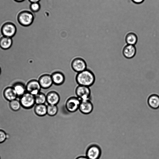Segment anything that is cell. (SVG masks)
I'll list each match as a JSON object with an SVG mask.
<instances>
[{
	"mask_svg": "<svg viewBox=\"0 0 159 159\" xmlns=\"http://www.w3.org/2000/svg\"><path fill=\"white\" fill-rule=\"evenodd\" d=\"M102 154L100 147L97 144L89 145L86 152V156L89 159H99Z\"/></svg>",
	"mask_w": 159,
	"mask_h": 159,
	"instance_id": "cell-6",
	"label": "cell"
},
{
	"mask_svg": "<svg viewBox=\"0 0 159 159\" xmlns=\"http://www.w3.org/2000/svg\"><path fill=\"white\" fill-rule=\"evenodd\" d=\"M58 111L57 105H47V114L50 116H53L56 115Z\"/></svg>",
	"mask_w": 159,
	"mask_h": 159,
	"instance_id": "cell-23",
	"label": "cell"
},
{
	"mask_svg": "<svg viewBox=\"0 0 159 159\" xmlns=\"http://www.w3.org/2000/svg\"><path fill=\"white\" fill-rule=\"evenodd\" d=\"M1 73H2V69H1V67L0 66V75H1Z\"/></svg>",
	"mask_w": 159,
	"mask_h": 159,
	"instance_id": "cell-30",
	"label": "cell"
},
{
	"mask_svg": "<svg viewBox=\"0 0 159 159\" xmlns=\"http://www.w3.org/2000/svg\"><path fill=\"white\" fill-rule=\"evenodd\" d=\"M28 1L31 3L33 2H39L41 0H28Z\"/></svg>",
	"mask_w": 159,
	"mask_h": 159,
	"instance_id": "cell-28",
	"label": "cell"
},
{
	"mask_svg": "<svg viewBox=\"0 0 159 159\" xmlns=\"http://www.w3.org/2000/svg\"><path fill=\"white\" fill-rule=\"evenodd\" d=\"M0 32L2 36L13 38L16 33L17 27L14 23L7 21L2 25Z\"/></svg>",
	"mask_w": 159,
	"mask_h": 159,
	"instance_id": "cell-3",
	"label": "cell"
},
{
	"mask_svg": "<svg viewBox=\"0 0 159 159\" xmlns=\"http://www.w3.org/2000/svg\"><path fill=\"white\" fill-rule=\"evenodd\" d=\"M95 76L92 71L86 69L77 73L75 77V80L78 85L90 87L94 83Z\"/></svg>",
	"mask_w": 159,
	"mask_h": 159,
	"instance_id": "cell-1",
	"label": "cell"
},
{
	"mask_svg": "<svg viewBox=\"0 0 159 159\" xmlns=\"http://www.w3.org/2000/svg\"><path fill=\"white\" fill-rule=\"evenodd\" d=\"M4 98L9 102L16 99L17 98L16 94L12 86H9L5 88L2 93Z\"/></svg>",
	"mask_w": 159,
	"mask_h": 159,
	"instance_id": "cell-14",
	"label": "cell"
},
{
	"mask_svg": "<svg viewBox=\"0 0 159 159\" xmlns=\"http://www.w3.org/2000/svg\"><path fill=\"white\" fill-rule=\"evenodd\" d=\"M9 106L12 111H15L19 110L21 107L19 100L17 99L9 102Z\"/></svg>",
	"mask_w": 159,
	"mask_h": 159,
	"instance_id": "cell-22",
	"label": "cell"
},
{
	"mask_svg": "<svg viewBox=\"0 0 159 159\" xmlns=\"http://www.w3.org/2000/svg\"><path fill=\"white\" fill-rule=\"evenodd\" d=\"M136 49L134 45L127 44L123 48L122 53L124 56L126 58L131 59L135 55Z\"/></svg>",
	"mask_w": 159,
	"mask_h": 159,
	"instance_id": "cell-16",
	"label": "cell"
},
{
	"mask_svg": "<svg viewBox=\"0 0 159 159\" xmlns=\"http://www.w3.org/2000/svg\"><path fill=\"white\" fill-rule=\"evenodd\" d=\"M35 18L34 13L30 11L23 10L18 12L16 16V20L21 26L27 27L31 25Z\"/></svg>",
	"mask_w": 159,
	"mask_h": 159,
	"instance_id": "cell-2",
	"label": "cell"
},
{
	"mask_svg": "<svg viewBox=\"0 0 159 159\" xmlns=\"http://www.w3.org/2000/svg\"><path fill=\"white\" fill-rule=\"evenodd\" d=\"M21 106L26 109H30L35 105L34 96L26 92L19 98Z\"/></svg>",
	"mask_w": 159,
	"mask_h": 159,
	"instance_id": "cell-4",
	"label": "cell"
},
{
	"mask_svg": "<svg viewBox=\"0 0 159 159\" xmlns=\"http://www.w3.org/2000/svg\"><path fill=\"white\" fill-rule=\"evenodd\" d=\"M148 103L149 106L153 109L159 108V96L156 94H153L148 97Z\"/></svg>",
	"mask_w": 159,
	"mask_h": 159,
	"instance_id": "cell-19",
	"label": "cell"
},
{
	"mask_svg": "<svg viewBox=\"0 0 159 159\" xmlns=\"http://www.w3.org/2000/svg\"><path fill=\"white\" fill-rule=\"evenodd\" d=\"M0 159H1L0 157Z\"/></svg>",
	"mask_w": 159,
	"mask_h": 159,
	"instance_id": "cell-31",
	"label": "cell"
},
{
	"mask_svg": "<svg viewBox=\"0 0 159 159\" xmlns=\"http://www.w3.org/2000/svg\"><path fill=\"white\" fill-rule=\"evenodd\" d=\"M125 40L127 44L134 45L137 42L138 38L135 34L129 33L126 35Z\"/></svg>",
	"mask_w": 159,
	"mask_h": 159,
	"instance_id": "cell-20",
	"label": "cell"
},
{
	"mask_svg": "<svg viewBox=\"0 0 159 159\" xmlns=\"http://www.w3.org/2000/svg\"><path fill=\"white\" fill-rule=\"evenodd\" d=\"M46 96L47 105H57L60 102L59 95L55 91H49L46 95Z\"/></svg>",
	"mask_w": 159,
	"mask_h": 159,
	"instance_id": "cell-12",
	"label": "cell"
},
{
	"mask_svg": "<svg viewBox=\"0 0 159 159\" xmlns=\"http://www.w3.org/2000/svg\"><path fill=\"white\" fill-rule=\"evenodd\" d=\"M81 100L76 96H72L66 100L65 107L69 112L74 113L79 110Z\"/></svg>",
	"mask_w": 159,
	"mask_h": 159,
	"instance_id": "cell-5",
	"label": "cell"
},
{
	"mask_svg": "<svg viewBox=\"0 0 159 159\" xmlns=\"http://www.w3.org/2000/svg\"><path fill=\"white\" fill-rule=\"evenodd\" d=\"M71 67L75 72L78 73L87 69V64L85 61L80 57H76L72 61Z\"/></svg>",
	"mask_w": 159,
	"mask_h": 159,
	"instance_id": "cell-9",
	"label": "cell"
},
{
	"mask_svg": "<svg viewBox=\"0 0 159 159\" xmlns=\"http://www.w3.org/2000/svg\"><path fill=\"white\" fill-rule=\"evenodd\" d=\"M26 89V92L35 96L40 92L41 87L38 80L33 79L27 83Z\"/></svg>",
	"mask_w": 159,
	"mask_h": 159,
	"instance_id": "cell-8",
	"label": "cell"
},
{
	"mask_svg": "<svg viewBox=\"0 0 159 159\" xmlns=\"http://www.w3.org/2000/svg\"><path fill=\"white\" fill-rule=\"evenodd\" d=\"M34 111L37 116L43 117L47 114V105L45 104H35Z\"/></svg>",
	"mask_w": 159,
	"mask_h": 159,
	"instance_id": "cell-18",
	"label": "cell"
},
{
	"mask_svg": "<svg viewBox=\"0 0 159 159\" xmlns=\"http://www.w3.org/2000/svg\"><path fill=\"white\" fill-rule=\"evenodd\" d=\"M75 159H89L86 156H80L77 157Z\"/></svg>",
	"mask_w": 159,
	"mask_h": 159,
	"instance_id": "cell-27",
	"label": "cell"
},
{
	"mask_svg": "<svg viewBox=\"0 0 159 159\" xmlns=\"http://www.w3.org/2000/svg\"><path fill=\"white\" fill-rule=\"evenodd\" d=\"M93 104L90 99L81 100L79 110L82 114L87 115L93 111Z\"/></svg>",
	"mask_w": 159,
	"mask_h": 159,
	"instance_id": "cell-10",
	"label": "cell"
},
{
	"mask_svg": "<svg viewBox=\"0 0 159 159\" xmlns=\"http://www.w3.org/2000/svg\"><path fill=\"white\" fill-rule=\"evenodd\" d=\"M35 104H45L46 96L44 93L40 92L34 96Z\"/></svg>",
	"mask_w": 159,
	"mask_h": 159,
	"instance_id": "cell-21",
	"label": "cell"
},
{
	"mask_svg": "<svg viewBox=\"0 0 159 159\" xmlns=\"http://www.w3.org/2000/svg\"><path fill=\"white\" fill-rule=\"evenodd\" d=\"M30 11L34 13L39 12L41 8V5L40 2L31 3L29 6Z\"/></svg>",
	"mask_w": 159,
	"mask_h": 159,
	"instance_id": "cell-24",
	"label": "cell"
},
{
	"mask_svg": "<svg viewBox=\"0 0 159 159\" xmlns=\"http://www.w3.org/2000/svg\"><path fill=\"white\" fill-rule=\"evenodd\" d=\"M14 1L17 2H24L25 0H13Z\"/></svg>",
	"mask_w": 159,
	"mask_h": 159,
	"instance_id": "cell-29",
	"label": "cell"
},
{
	"mask_svg": "<svg viewBox=\"0 0 159 159\" xmlns=\"http://www.w3.org/2000/svg\"><path fill=\"white\" fill-rule=\"evenodd\" d=\"M134 3L136 4H140L143 2L144 0H132Z\"/></svg>",
	"mask_w": 159,
	"mask_h": 159,
	"instance_id": "cell-26",
	"label": "cell"
},
{
	"mask_svg": "<svg viewBox=\"0 0 159 159\" xmlns=\"http://www.w3.org/2000/svg\"><path fill=\"white\" fill-rule=\"evenodd\" d=\"M76 97L80 100L90 99L91 90L89 87L78 85L75 89Z\"/></svg>",
	"mask_w": 159,
	"mask_h": 159,
	"instance_id": "cell-7",
	"label": "cell"
},
{
	"mask_svg": "<svg viewBox=\"0 0 159 159\" xmlns=\"http://www.w3.org/2000/svg\"><path fill=\"white\" fill-rule=\"evenodd\" d=\"M8 138L7 134L3 130L0 129V143L4 142Z\"/></svg>",
	"mask_w": 159,
	"mask_h": 159,
	"instance_id": "cell-25",
	"label": "cell"
},
{
	"mask_svg": "<svg viewBox=\"0 0 159 159\" xmlns=\"http://www.w3.org/2000/svg\"><path fill=\"white\" fill-rule=\"evenodd\" d=\"M38 80L41 88L47 89L50 88L53 84L51 75L45 74L41 75Z\"/></svg>",
	"mask_w": 159,
	"mask_h": 159,
	"instance_id": "cell-11",
	"label": "cell"
},
{
	"mask_svg": "<svg viewBox=\"0 0 159 159\" xmlns=\"http://www.w3.org/2000/svg\"><path fill=\"white\" fill-rule=\"evenodd\" d=\"M12 87L18 98H19L26 92V84L22 81L16 82L12 85Z\"/></svg>",
	"mask_w": 159,
	"mask_h": 159,
	"instance_id": "cell-13",
	"label": "cell"
},
{
	"mask_svg": "<svg viewBox=\"0 0 159 159\" xmlns=\"http://www.w3.org/2000/svg\"><path fill=\"white\" fill-rule=\"evenodd\" d=\"M13 43L12 38L3 36L0 38V48L6 50L9 49L12 47Z\"/></svg>",
	"mask_w": 159,
	"mask_h": 159,
	"instance_id": "cell-17",
	"label": "cell"
},
{
	"mask_svg": "<svg viewBox=\"0 0 159 159\" xmlns=\"http://www.w3.org/2000/svg\"><path fill=\"white\" fill-rule=\"evenodd\" d=\"M51 76L53 84L57 86L62 85L65 81V76L61 72L57 71L52 73Z\"/></svg>",
	"mask_w": 159,
	"mask_h": 159,
	"instance_id": "cell-15",
	"label": "cell"
}]
</instances>
